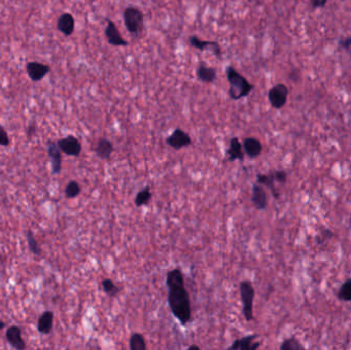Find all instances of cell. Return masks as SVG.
Instances as JSON below:
<instances>
[{
	"instance_id": "6da1fadb",
	"label": "cell",
	"mask_w": 351,
	"mask_h": 350,
	"mask_svg": "<svg viewBox=\"0 0 351 350\" xmlns=\"http://www.w3.org/2000/svg\"><path fill=\"white\" fill-rule=\"evenodd\" d=\"M168 304L174 316L182 325H187L191 320V303L185 284L169 286Z\"/></svg>"
},
{
	"instance_id": "7a4b0ae2",
	"label": "cell",
	"mask_w": 351,
	"mask_h": 350,
	"mask_svg": "<svg viewBox=\"0 0 351 350\" xmlns=\"http://www.w3.org/2000/svg\"><path fill=\"white\" fill-rule=\"evenodd\" d=\"M225 73L230 84L229 97L231 100L239 101L243 98H246L254 89V85L233 66H227Z\"/></svg>"
},
{
	"instance_id": "3957f363",
	"label": "cell",
	"mask_w": 351,
	"mask_h": 350,
	"mask_svg": "<svg viewBox=\"0 0 351 350\" xmlns=\"http://www.w3.org/2000/svg\"><path fill=\"white\" fill-rule=\"evenodd\" d=\"M240 293L243 303V314L247 321L254 319V299L256 296L255 289L250 281H244L240 284Z\"/></svg>"
},
{
	"instance_id": "277c9868",
	"label": "cell",
	"mask_w": 351,
	"mask_h": 350,
	"mask_svg": "<svg viewBox=\"0 0 351 350\" xmlns=\"http://www.w3.org/2000/svg\"><path fill=\"white\" fill-rule=\"evenodd\" d=\"M124 22L127 30L135 36H138L144 25V15L141 10L136 7H128L124 11Z\"/></svg>"
},
{
	"instance_id": "5b68a950",
	"label": "cell",
	"mask_w": 351,
	"mask_h": 350,
	"mask_svg": "<svg viewBox=\"0 0 351 350\" xmlns=\"http://www.w3.org/2000/svg\"><path fill=\"white\" fill-rule=\"evenodd\" d=\"M289 88L283 83L272 86L268 91V100L274 109H282L288 101Z\"/></svg>"
},
{
	"instance_id": "8992f818",
	"label": "cell",
	"mask_w": 351,
	"mask_h": 350,
	"mask_svg": "<svg viewBox=\"0 0 351 350\" xmlns=\"http://www.w3.org/2000/svg\"><path fill=\"white\" fill-rule=\"evenodd\" d=\"M188 42L190 46H192L195 50H198L200 52L209 51L212 54L217 57L218 59H221L222 57V50L220 44L217 41H210V40H203L197 37L196 35H191L188 38Z\"/></svg>"
},
{
	"instance_id": "52a82bcc",
	"label": "cell",
	"mask_w": 351,
	"mask_h": 350,
	"mask_svg": "<svg viewBox=\"0 0 351 350\" xmlns=\"http://www.w3.org/2000/svg\"><path fill=\"white\" fill-rule=\"evenodd\" d=\"M57 144H58L59 148L61 149V151L68 156L78 157L81 153V149H82L81 143L76 137H74L72 135H69L65 138L60 139L57 142Z\"/></svg>"
},
{
	"instance_id": "ba28073f",
	"label": "cell",
	"mask_w": 351,
	"mask_h": 350,
	"mask_svg": "<svg viewBox=\"0 0 351 350\" xmlns=\"http://www.w3.org/2000/svg\"><path fill=\"white\" fill-rule=\"evenodd\" d=\"M166 143L175 150H181L192 144L190 136L181 129H176L166 140Z\"/></svg>"
},
{
	"instance_id": "9c48e42d",
	"label": "cell",
	"mask_w": 351,
	"mask_h": 350,
	"mask_svg": "<svg viewBox=\"0 0 351 350\" xmlns=\"http://www.w3.org/2000/svg\"><path fill=\"white\" fill-rule=\"evenodd\" d=\"M105 36L107 38L108 43L112 46H128L129 45V42L122 36L115 23L112 22L111 20H107Z\"/></svg>"
},
{
	"instance_id": "30bf717a",
	"label": "cell",
	"mask_w": 351,
	"mask_h": 350,
	"mask_svg": "<svg viewBox=\"0 0 351 350\" xmlns=\"http://www.w3.org/2000/svg\"><path fill=\"white\" fill-rule=\"evenodd\" d=\"M48 155L51 160L52 174L59 175L62 171V151L59 148L57 142H48Z\"/></svg>"
},
{
	"instance_id": "8fae6325",
	"label": "cell",
	"mask_w": 351,
	"mask_h": 350,
	"mask_svg": "<svg viewBox=\"0 0 351 350\" xmlns=\"http://www.w3.org/2000/svg\"><path fill=\"white\" fill-rule=\"evenodd\" d=\"M26 71L32 81L38 82L48 75V73L51 71V67L39 62H29L26 65Z\"/></svg>"
},
{
	"instance_id": "7c38bea8",
	"label": "cell",
	"mask_w": 351,
	"mask_h": 350,
	"mask_svg": "<svg viewBox=\"0 0 351 350\" xmlns=\"http://www.w3.org/2000/svg\"><path fill=\"white\" fill-rule=\"evenodd\" d=\"M6 338L9 344L18 350L26 349V343L22 338V329L18 325H11L6 332Z\"/></svg>"
},
{
	"instance_id": "4fadbf2b",
	"label": "cell",
	"mask_w": 351,
	"mask_h": 350,
	"mask_svg": "<svg viewBox=\"0 0 351 350\" xmlns=\"http://www.w3.org/2000/svg\"><path fill=\"white\" fill-rule=\"evenodd\" d=\"M258 338L257 334L248 335L241 339H237L228 347V350H256L260 347V342H255Z\"/></svg>"
},
{
	"instance_id": "5bb4252c",
	"label": "cell",
	"mask_w": 351,
	"mask_h": 350,
	"mask_svg": "<svg viewBox=\"0 0 351 350\" xmlns=\"http://www.w3.org/2000/svg\"><path fill=\"white\" fill-rule=\"evenodd\" d=\"M252 202L256 209L264 211L268 205V196L264 186L256 183L253 185L252 191Z\"/></svg>"
},
{
	"instance_id": "9a60e30c",
	"label": "cell",
	"mask_w": 351,
	"mask_h": 350,
	"mask_svg": "<svg viewBox=\"0 0 351 350\" xmlns=\"http://www.w3.org/2000/svg\"><path fill=\"white\" fill-rule=\"evenodd\" d=\"M227 157L230 162H233L236 160H240L241 162H244L245 160V151L244 147L239 140V138L234 137L230 140V146L227 150Z\"/></svg>"
},
{
	"instance_id": "2e32d148",
	"label": "cell",
	"mask_w": 351,
	"mask_h": 350,
	"mask_svg": "<svg viewBox=\"0 0 351 350\" xmlns=\"http://www.w3.org/2000/svg\"><path fill=\"white\" fill-rule=\"evenodd\" d=\"M93 151L98 158L102 160H109L114 151V146L110 140L106 138H101L97 142Z\"/></svg>"
},
{
	"instance_id": "e0dca14e",
	"label": "cell",
	"mask_w": 351,
	"mask_h": 350,
	"mask_svg": "<svg viewBox=\"0 0 351 350\" xmlns=\"http://www.w3.org/2000/svg\"><path fill=\"white\" fill-rule=\"evenodd\" d=\"M75 28V20L73 16L69 13H64L61 15L57 22V29L63 33L66 37H69L73 34Z\"/></svg>"
},
{
	"instance_id": "ac0fdd59",
	"label": "cell",
	"mask_w": 351,
	"mask_h": 350,
	"mask_svg": "<svg viewBox=\"0 0 351 350\" xmlns=\"http://www.w3.org/2000/svg\"><path fill=\"white\" fill-rule=\"evenodd\" d=\"M243 147H244L245 154L251 159H255L258 156H260L263 149L261 142L257 138H252V137L246 138L244 140Z\"/></svg>"
},
{
	"instance_id": "d6986e66",
	"label": "cell",
	"mask_w": 351,
	"mask_h": 350,
	"mask_svg": "<svg viewBox=\"0 0 351 350\" xmlns=\"http://www.w3.org/2000/svg\"><path fill=\"white\" fill-rule=\"evenodd\" d=\"M196 77L203 83H213L217 79V70L203 63H200L196 69Z\"/></svg>"
},
{
	"instance_id": "ffe728a7",
	"label": "cell",
	"mask_w": 351,
	"mask_h": 350,
	"mask_svg": "<svg viewBox=\"0 0 351 350\" xmlns=\"http://www.w3.org/2000/svg\"><path fill=\"white\" fill-rule=\"evenodd\" d=\"M53 322H54V312L51 310L44 311L38 318L37 331L43 335L51 334L53 330Z\"/></svg>"
},
{
	"instance_id": "44dd1931",
	"label": "cell",
	"mask_w": 351,
	"mask_h": 350,
	"mask_svg": "<svg viewBox=\"0 0 351 350\" xmlns=\"http://www.w3.org/2000/svg\"><path fill=\"white\" fill-rule=\"evenodd\" d=\"M257 183L268 188L271 191V194L274 198L278 199L280 197V192L279 190L276 188L275 186V180L273 178L272 173L270 172L269 174L265 175V174H258L257 175Z\"/></svg>"
},
{
	"instance_id": "7402d4cb",
	"label": "cell",
	"mask_w": 351,
	"mask_h": 350,
	"mask_svg": "<svg viewBox=\"0 0 351 350\" xmlns=\"http://www.w3.org/2000/svg\"><path fill=\"white\" fill-rule=\"evenodd\" d=\"M166 284H167V287L185 284L184 283V275H183L182 271L179 268H175V269L169 271L167 273Z\"/></svg>"
},
{
	"instance_id": "603a6c76",
	"label": "cell",
	"mask_w": 351,
	"mask_h": 350,
	"mask_svg": "<svg viewBox=\"0 0 351 350\" xmlns=\"http://www.w3.org/2000/svg\"><path fill=\"white\" fill-rule=\"evenodd\" d=\"M151 198H152V193L150 191V188H149V186H146L145 188H143L142 190H140L138 192V194L135 198V204L138 207L147 205L150 202Z\"/></svg>"
},
{
	"instance_id": "cb8c5ba5",
	"label": "cell",
	"mask_w": 351,
	"mask_h": 350,
	"mask_svg": "<svg viewBox=\"0 0 351 350\" xmlns=\"http://www.w3.org/2000/svg\"><path fill=\"white\" fill-rule=\"evenodd\" d=\"M130 349L131 350H146L147 345L145 339L140 333H133L130 338Z\"/></svg>"
},
{
	"instance_id": "d4e9b609",
	"label": "cell",
	"mask_w": 351,
	"mask_h": 350,
	"mask_svg": "<svg viewBox=\"0 0 351 350\" xmlns=\"http://www.w3.org/2000/svg\"><path fill=\"white\" fill-rule=\"evenodd\" d=\"M26 239H27V244H28V248L30 250V252L39 257L41 256V253H42V250H41V247L39 246L38 242L36 241L34 235H33V232L31 230H28L26 232Z\"/></svg>"
},
{
	"instance_id": "484cf974",
	"label": "cell",
	"mask_w": 351,
	"mask_h": 350,
	"mask_svg": "<svg viewBox=\"0 0 351 350\" xmlns=\"http://www.w3.org/2000/svg\"><path fill=\"white\" fill-rule=\"evenodd\" d=\"M337 297L341 301L351 302V278H348L342 284L340 290L338 291Z\"/></svg>"
},
{
	"instance_id": "4316f807",
	"label": "cell",
	"mask_w": 351,
	"mask_h": 350,
	"mask_svg": "<svg viewBox=\"0 0 351 350\" xmlns=\"http://www.w3.org/2000/svg\"><path fill=\"white\" fill-rule=\"evenodd\" d=\"M101 287H102L104 293H106V295H108L109 297H116L120 293V288L117 287L115 285V283L110 278H106V279L102 281Z\"/></svg>"
},
{
	"instance_id": "83f0119b",
	"label": "cell",
	"mask_w": 351,
	"mask_h": 350,
	"mask_svg": "<svg viewBox=\"0 0 351 350\" xmlns=\"http://www.w3.org/2000/svg\"><path fill=\"white\" fill-rule=\"evenodd\" d=\"M280 350H303L305 347L295 337L285 339L280 344Z\"/></svg>"
},
{
	"instance_id": "f1b7e54d",
	"label": "cell",
	"mask_w": 351,
	"mask_h": 350,
	"mask_svg": "<svg viewBox=\"0 0 351 350\" xmlns=\"http://www.w3.org/2000/svg\"><path fill=\"white\" fill-rule=\"evenodd\" d=\"M81 192V187L76 181H70L65 188V196L68 199L77 197Z\"/></svg>"
},
{
	"instance_id": "f546056e",
	"label": "cell",
	"mask_w": 351,
	"mask_h": 350,
	"mask_svg": "<svg viewBox=\"0 0 351 350\" xmlns=\"http://www.w3.org/2000/svg\"><path fill=\"white\" fill-rule=\"evenodd\" d=\"M11 141L9 138V135L7 133V131L5 130V128L0 125V146H4V147H8L10 145Z\"/></svg>"
},
{
	"instance_id": "4dcf8cb0",
	"label": "cell",
	"mask_w": 351,
	"mask_h": 350,
	"mask_svg": "<svg viewBox=\"0 0 351 350\" xmlns=\"http://www.w3.org/2000/svg\"><path fill=\"white\" fill-rule=\"evenodd\" d=\"M272 175H273V178L275 180V182L279 183V184H285L287 182V178H288V175L285 171H272L271 172Z\"/></svg>"
},
{
	"instance_id": "1f68e13d",
	"label": "cell",
	"mask_w": 351,
	"mask_h": 350,
	"mask_svg": "<svg viewBox=\"0 0 351 350\" xmlns=\"http://www.w3.org/2000/svg\"><path fill=\"white\" fill-rule=\"evenodd\" d=\"M327 3V0H310V4L313 9L323 8Z\"/></svg>"
},
{
	"instance_id": "d6a6232c",
	"label": "cell",
	"mask_w": 351,
	"mask_h": 350,
	"mask_svg": "<svg viewBox=\"0 0 351 350\" xmlns=\"http://www.w3.org/2000/svg\"><path fill=\"white\" fill-rule=\"evenodd\" d=\"M339 44H340V46H342V48H344V49H349V48H351V37L340 40Z\"/></svg>"
},
{
	"instance_id": "836d02e7",
	"label": "cell",
	"mask_w": 351,
	"mask_h": 350,
	"mask_svg": "<svg viewBox=\"0 0 351 350\" xmlns=\"http://www.w3.org/2000/svg\"><path fill=\"white\" fill-rule=\"evenodd\" d=\"M35 133H36V127H35V125H30L29 127H28V129H27V136H28V138L30 139V138H32L34 135H35Z\"/></svg>"
},
{
	"instance_id": "e575fe53",
	"label": "cell",
	"mask_w": 351,
	"mask_h": 350,
	"mask_svg": "<svg viewBox=\"0 0 351 350\" xmlns=\"http://www.w3.org/2000/svg\"><path fill=\"white\" fill-rule=\"evenodd\" d=\"M188 350H200V347L197 345H190L188 347Z\"/></svg>"
},
{
	"instance_id": "d590c367",
	"label": "cell",
	"mask_w": 351,
	"mask_h": 350,
	"mask_svg": "<svg viewBox=\"0 0 351 350\" xmlns=\"http://www.w3.org/2000/svg\"><path fill=\"white\" fill-rule=\"evenodd\" d=\"M6 325H7V323H6V322H4L2 319H0V330L5 329V328H6Z\"/></svg>"
},
{
	"instance_id": "8d00e7d4",
	"label": "cell",
	"mask_w": 351,
	"mask_h": 350,
	"mask_svg": "<svg viewBox=\"0 0 351 350\" xmlns=\"http://www.w3.org/2000/svg\"><path fill=\"white\" fill-rule=\"evenodd\" d=\"M3 260H4V258H3V255H2V254H0V263H2V262H3Z\"/></svg>"
}]
</instances>
